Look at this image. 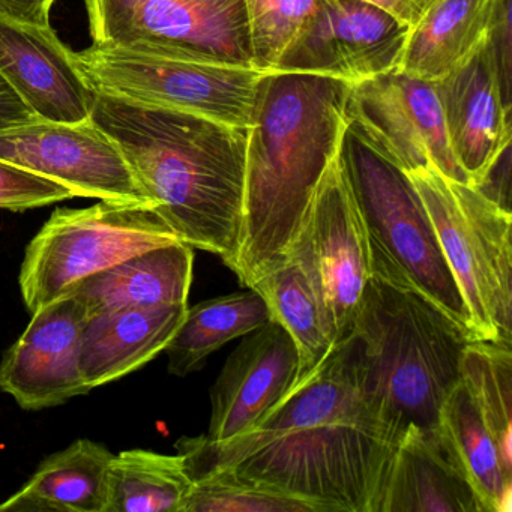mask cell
Returning <instances> with one entry per match:
<instances>
[{"mask_svg":"<svg viewBox=\"0 0 512 512\" xmlns=\"http://www.w3.org/2000/svg\"><path fill=\"white\" fill-rule=\"evenodd\" d=\"M32 110L0 74V131L35 121Z\"/></svg>","mask_w":512,"mask_h":512,"instance_id":"1f68e13d","label":"cell"},{"mask_svg":"<svg viewBox=\"0 0 512 512\" xmlns=\"http://www.w3.org/2000/svg\"><path fill=\"white\" fill-rule=\"evenodd\" d=\"M86 323L85 307L73 295L35 311L22 337L0 362V389L26 410L59 406L89 394L80 368Z\"/></svg>","mask_w":512,"mask_h":512,"instance_id":"9a60e30c","label":"cell"},{"mask_svg":"<svg viewBox=\"0 0 512 512\" xmlns=\"http://www.w3.org/2000/svg\"><path fill=\"white\" fill-rule=\"evenodd\" d=\"M316 5L317 0H244L251 65L274 71Z\"/></svg>","mask_w":512,"mask_h":512,"instance_id":"f1b7e54d","label":"cell"},{"mask_svg":"<svg viewBox=\"0 0 512 512\" xmlns=\"http://www.w3.org/2000/svg\"><path fill=\"white\" fill-rule=\"evenodd\" d=\"M55 0H0V16L29 25L50 26Z\"/></svg>","mask_w":512,"mask_h":512,"instance_id":"4dcf8cb0","label":"cell"},{"mask_svg":"<svg viewBox=\"0 0 512 512\" xmlns=\"http://www.w3.org/2000/svg\"><path fill=\"white\" fill-rule=\"evenodd\" d=\"M188 304L124 308L89 317L83 329L80 368L89 389L115 382L166 350Z\"/></svg>","mask_w":512,"mask_h":512,"instance_id":"d6986e66","label":"cell"},{"mask_svg":"<svg viewBox=\"0 0 512 512\" xmlns=\"http://www.w3.org/2000/svg\"><path fill=\"white\" fill-rule=\"evenodd\" d=\"M74 197L76 194L65 185L0 160V209L28 211Z\"/></svg>","mask_w":512,"mask_h":512,"instance_id":"f546056e","label":"cell"},{"mask_svg":"<svg viewBox=\"0 0 512 512\" xmlns=\"http://www.w3.org/2000/svg\"><path fill=\"white\" fill-rule=\"evenodd\" d=\"M0 160L59 182L76 197L151 205L115 140L91 118L35 119L0 131Z\"/></svg>","mask_w":512,"mask_h":512,"instance_id":"4fadbf2b","label":"cell"},{"mask_svg":"<svg viewBox=\"0 0 512 512\" xmlns=\"http://www.w3.org/2000/svg\"><path fill=\"white\" fill-rule=\"evenodd\" d=\"M500 0H437L410 28L398 70L442 79L490 37Z\"/></svg>","mask_w":512,"mask_h":512,"instance_id":"7402d4cb","label":"cell"},{"mask_svg":"<svg viewBox=\"0 0 512 512\" xmlns=\"http://www.w3.org/2000/svg\"><path fill=\"white\" fill-rule=\"evenodd\" d=\"M181 512H320L314 503L220 469L191 478Z\"/></svg>","mask_w":512,"mask_h":512,"instance_id":"83f0119b","label":"cell"},{"mask_svg":"<svg viewBox=\"0 0 512 512\" xmlns=\"http://www.w3.org/2000/svg\"><path fill=\"white\" fill-rule=\"evenodd\" d=\"M0 74L35 118L70 124L91 118L94 91L50 26L0 16Z\"/></svg>","mask_w":512,"mask_h":512,"instance_id":"e0dca14e","label":"cell"},{"mask_svg":"<svg viewBox=\"0 0 512 512\" xmlns=\"http://www.w3.org/2000/svg\"><path fill=\"white\" fill-rule=\"evenodd\" d=\"M430 217L476 341L512 343V215L473 184L434 169L407 173Z\"/></svg>","mask_w":512,"mask_h":512,"instance_id":"8992f818","label":"cell"},{"mask_svg":"<svg viewBox=\"0 0 512 512\" xmlns=\"http://www.w3.org/2000/svg\"><path fill=\"white\" fill-rule=\"evenodd\" d=\"M460 379L487 422L503 460L512 467L511 346L473 341L464 350Z\"/></svg>","mask_w":512,"mask_h":512,"instance_id":"4316f807","label":"cell"},{"mask_svg":"<svg viewBox=\"0 0 512 512\" xmlns=\"http://www.w3.org/2000/svg\"><path fill=\"white\" fill-rule=\"evenodd\" d=\"M437 428L488 512H511L512 467L503 460L496 439L461 379L443 401Z\"/></svg>","mask_w":512,"mask_h":512,"instance_id":"603a6c76","label":"cell"},{"mask_svg":"<svg viewBox=\"0 0 512 512\" xmlns=\"http://www.w3.org/2000/svg\"><path fill=\"white\" fill-rule=\"evenodd\" d=\"M113 455L101 443L77 440L47 457L0 511L107 512Z\"/></svg>","mask_w":512,"mask_h":512,"instance_id":"44dd1931","label":"cell"},{"mask_svg":"<svg viewBox=\"0 0 512 512\" xmlns=\"http://www.w3.org/2000/svg\"><path fill=\"white\" fill-rule=\"evenodd\" d=\"M286 257L295 260L310 278L338 343L349 337L371 278V263L364 221L341 146L314 188Z\"/></svg>","mask_w":512,"mask_h":512,"instance_id":"9c48e42d","label":"cell"},{"mask_svg":"<svg viewBox=\"0 0 512 512\" xmlns=\"http://www.w3.org/2000/svg\"><path fill=\"white\" fill-rule=\"evenodd\" d=\"M341 157L364 221L371 275L418 293L472 334L463 296L407 173L380 157L349 127Z\"/></svg>","mask_w":512,"mask_h":512,"instance_id":"5b68a950","label":"cell"},{"mask_svg":"<svg viewBox=\"0 0 512 512\" xmlns=\"http://www.w3.org/2000/svg\"><path fill=\"white\" fill-rule=\"evenodd\" d=\"M347 127L404 173L433 166L452 181L470 184L449 148L430 80L397 68L355 83L347 100Z\"/></svg>","mask_w":512,"mask_h":512,"instance_id":"30bf717a","label":"cell"},{"mask_svg":"<svg viewBox=\"0 0 512 512\" xmlns=\"http://www.w3.org/2000/svg\"><path fill=\"white\" fill-rule=\"evenodd\" d=\"M412 26L362 0H317L274 71L355 83L397 70Z\"/></svg>","mask_w":512,"mask_h":512,"instance_id":"7c38bea8","label":"cell"},{"mask_svg":"<svg viewBox=\"0 0 512 512\" xmlns=\"http://www.w3.org/2000/svg\"><path fill=\"white\" fill-rule=\"evenodd\" d=\"M434 85L449 148L470 184L481 187L511 149V91L493 37Z\"/></svg>","mask_w":512,"mask_h":512,"instance_id":"5bb4252c","label":"cell"},{"mask_svg":"<svg viewBox=\"0 0 512 512\" xmlns=\"http://www.w3.org/2000/svg\"><path fill=\"white\" fill-rule=\"evenodd\" d=\"M185 2H190V4L194 5H215L221 4L224 0H185Z\"/></svg>","mask_w":512,"mask_h":512,"instance_id":"e575fe53","label":"cell"},{"mask_svg":"<svg viewBox=\"0 0 512 512\" xmlns=\"http://www.w3.org/2000/svg\"><path fill=\"white\" fill-rule=\"evenodd\" d=\"M191 479L182 454L130 449L113 455L107 512H181Z\"/></svg>","mask_w":512,"mask_h":512,"instance_id":"484cf974","label":"cell"},{"mask_svg":"<svg viewBox=\"0 0 512 512\" xmlns=\"http://www.w3.org/2000/svg\"><path fill=\"white\" fill-rule=\"evenodd\" d=\"M250 289L265 299L271 319L295 341L299 355L296 380L307 376L338 344L334 326L310 278L295 260L286 257Z\"/></svg>","mask_w":512,"mask_h":512,"instance_id":"cb8c5ba5","label":"cell"},{"mask_svg":"<svg viewBox=\"0 0 512 512\" xmlns=\"http://www.w3.org/2000/svg\"><path fill=\"white\" fill-rule=\"evenodd\" d=\"M299 355L289 332L269 320L230 353L211 391L206 439L226 442L253 430L298 376Z\"/></svg>","mask_w":512,"mask_h":512,"instance_id":"2e32d148","label":"cell"},{"mask_svg":"<svg viewBox=\"0 0 512 512\" xmlns=\"http://www.w3.org/2000/svg\"><path fill=\"white\" fill-rule=\"evenodd\" d=\"M352 334L362 389L392 442L397 445L409 425L436 430L472 334L418 293L373 275Z\"/></svg>","mask_w":512,"mask_h":512,"instance_id":"277c9868","label":"cell"},{"mask_svg":"<svg viewBox=\"0 0 512 512\" xmlns=\"http://www.w3.org/2000/svg\"><path fill=\"white\" fill-rule=\"evenodd\" d=\"M352 83L313 74H265L245 152L244 215L229 266L242 286L286 260L320 176L340 149Z\"/></svg>","mask_w":512,"mask_h":512,"instance_id":"3957f363","label":"cell"},{"mask_svg":"<svg viewBox=\"0 0 512 512\" xmlns=\"http://www.w3.org/2000/svg\"><path fill=\"white\" fill-rule=\"evenodd\" d=\"M373 512H488L436 430L409 425L395 446Z\"/></svg>","mask_w":512,"mask_h":512,"instance_id":"ac0fdd59","label":"cell"},{"mask_svg":"<svg viewBox=\"0 0 512 512\" xmlns=\"http://www.w3.org/2000/svg\"><path fill=\"white\" fill-rule=\"evenodd\" d=\"M269 320L271 313L265 299L253 289L188 307L164 350L169 356L170 374L185 377L200 370L215 350L262 328Z\"/></svg>","mask_w":512,"mask_h":512,"instance_id":"d4e9b609","label":"cell"},{"mask_svg":"<svg viewBox=\"0 0 512 512\" xmlns=\"http://www.w3.org/2000/svg\"><path fill=\"white\" fill-rule=\"evenodd\" d=\"M410 2H412L421 13H424V11L430 8L437 0H410Z\"/></svg>","mask_w":512,"mask_h":512,"instance_id":"836d02e7","label":"cell"},{"mask_svg":"<svg viewBox=\"0 0 512 512\" xmlns=\"http://www.w3.org/2000/svg\"><path fill=\"white\" fill-rule=\"evenodd\" d=\"M362 2L382 8L386 13L392 14L409 26L415 25L422 14L410 0H362Z\"/></svg>","mask_w":512,"mask_h":512,"instance_id":"d6a6232c","label":"cell"},{"mask_svg":"<svg viewBox=\"0 0 512 512\" xmlns=\"http://www.w3.org/2000/svg\"><path fill=\"white\" fill-rule=\"evenodd\" d=\"M194 251L184 242L152 248L83 280L76 296L89 317L124 308L188 304Z\"/></svg>","mask_w":512,"mask_h":512,"instance_id":"ffe728a7","label":"cell"},{"mask_svg":"<svg viewBox=\"0 0 512 512\" xmlns=\"http://www.w3.org/2000/svg\"><path fill=\"white\" fill-rule=\"evenodd\" d=\"M91 121L115 140L179 241L232 265L244 215L247 128L100 92Z\"/></svg>","mask_w":512,"mask_h":512,"instance_id":"7a4b0ae2","label":"cell"},{"mask_svg":"<svg viewBox=\"0 0 512 512\" xmlns=\"http://www.w3.org/2000/svg\"><path fill=\"white\" fill-rule=\"evenodd\" d=\"M92 91L248 128L269 71L181 50L97 46L74 53Z\"/></svg>","mask_w":512,"mask_h":512,"instance_id":"52a82bcc","label":"cell"},{"mask_svg":"<svg viewBox=\"0 0 512 512\" xmlns=\"http://www.w3.org/2000/svg\"><path fill=\"white\" fill-rule=\"evenodd\" d=\"M97 46L181 50L251 65L244 0H85ZM253 67V65H251Z\"/></svg>","mask_w":512,"mask_h":512,"instance_id":"8fae6325","label":"cell"},{"mask_svg":"<svg viewBox=\"0 0 512 512\" xmlns=\"http://www.w3.org/2000/svg\"><path fill=\"white\" fill-rule=\"evenodd\" d=\"M395 443L368 401L350 334L247 433L179 440L190 479L232 470L314 503L320 512H373Z\"/></svg>","mask_w":512,"mask_h":512,"instance_id":"6da1fadb","label":"cell"},{"mask_svg":"<svg viewBox=\"0 0 512 512\" xmlns=\"http://www.w3.org/2000/svg\"><path fill=\"white\" fill-rule=\"evenodd\" d=\"M175 242L178 236L146 203L101 200L89 208L56 209L26 248L23 301L34 314L91 275Z\"/></svg>","mask_w":512,"mask_h":512,"instance_id":"ba28073f","label":"cell"}]
</instances>
